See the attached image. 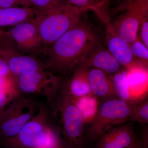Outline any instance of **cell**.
I'll list each match as a JSON object with an SVG mask.
<instances>
[{
	"label": "cell",
	"instance_id": "6da1fadb",
	"mask_svg": "<svg viewBox=\"0 0 148 148\" xmlns=\"http://www.w3.org/2000/svg\"><path fill=\"white\" fill-rule=\"evenodd\" d=\"M99 44L98 35L82 19L53 44L40 50L45 53L43 63L46 71L60 76L67 75Z\"/></svg>",
	"mask_w": 148,
	"mask_h": 148
},
{
	"label": "cell",
	"instance_id": "7a4b0ae2",
	"mask_svg": "<svg viewBox=\"0 0 148 148\" xmlns=\"http://www.w3.org/2000/svg\"><path fill=\"white\" fill-rule=\"evenodd\" d=\"M52 125L61 134L66 148H84V120L73 99L63 87L52 104Z\"/></svg>",
	"mask_w": 148,
	"mask_h": 148
},
{
	"label": "cell",
	"instance_id": "3957f363",
	"mask_svg": "<svg viewBox=\"0 0 148 148\" xmlns=\"http://www.w3.org/2000/svg\"><path fill=\"white\" fill-rule=\"evenodd\" d=\"M84 12L66 3L44 11H36L34 20L43 45H50L75 26Z\"/></svg>",
	"mask_w": 148,
	"mask_h": 148
},
{
	"label": "cell",
	"instance_id": "277c9868",
	"mask_svg": "<svg viewBox=\"0 0 148 148\" xmlns=\"http://www.w3.org/2000/svg\"><path fill=\"white\" fill-rule=\"evenodd\" d=\"M50 114L45 106H40L34 116L15 136L1 141L4 148L50 147L59 136L50 122Z\"/></svg>",
	"mask_w": 148,
	"mask_h": 148
},
{
	"label": "cell",
	"instance_id": "5b68a950",
	"mask_svg": "<svg viewBox=\"0 0 148 148\" xmlns=\"http://www.w3.org/2000/svg\"><path fill=\"white\" fill-rule=\"evenodd\" d=\"M136 103H130L119 98L99 103L98 110L88 128L87 137L90 143L97 140L105 132L128 121Z\"/></svg>",
	"mask_w": 148,
	"mask_h": 148
},
{
	"label": "cell",
	"instance_id": "8992f818",
	"mask_svg": "<svg viewBox=\"0 0 148 148\" xmlns=\"http://www.w3.org/2000/svg\"><path fill=\"white\" fill-rule=\"evenodd\" d=\"M39 107L21 95L11 101L0 114V141L15 136L34 116Z\"/></svg>",
	"mask_w": 148,
	"mask_h": 148
},
{
	"label": "cell",
	"instance_id": "52a82bcc",
	"mask_svg": "<svg viewBox=\"0 0 148 148\" xmlns=\"http://www.w3.org/2000/svg\"><path fill=\"white\" fill-rule=\"evenodd\" d=\"M110 4L90 9L98 16L106 28V41L108 49L127 71L147 68L132 54L129 44L120 37L113 23L111 22Z\"/></svg>",
	"mask_w": 148,
	"mask_h": 148
},
{
	"label": "cell",
	"instance_id": "ba28073f",
	"mask_svg": "<svg viewBox=\"0 0 148 148\" xmlns=\"http://www.w3.org/2000/svg\"><path fill=\"white\" fill-rule=\"evenodd\" d=\"M111 13L123 11L113 23L120 37L130 44L138 38L140 23L148 18V0H121Z\"/></svg>",
	"mask_w": 148,
	"mask_h": 148
},
{
	"label": "cell",
	"instance_id": "9c48e42d",
	"mask_svg": "<svg viewBox=\"0 0 148 148\" xmlns=\"http://www.w3.org/2000/svg\"><path fill=\"white\" fill-rule=\"evenodd\" d=\"M17 90L21 94L43 96L52 104L60 92L63 83L60 76L47 71L27 73L15 77Z\"/></svg>",
	"mask_w": 148,
	"mask_h": 148
},
{
	"label": "cell",
	"instance_id": "30bf717a",
	"mask_svg": "<svg viewBox=\"0 0 148 148\" xmlns=\"http://www.w3.org/2000/svg\"><path fill=\"white\" fill-rule=\"evenodd\" d=\"M7 32L11 44L21 54H31L41 50L43 45L34 19L11 27Z\"/></svg>",
	"mask_w": 148,
	"mask_h": 148
},
{
	"label": "cell",
	"instance_id": "8fae6325",
	"mask_svg": "<svg viewBox=\"0 0 148 148\" xmlns=\"http://www.w3.org/2000/svg\"><path fill=\"white\" fill-rule=\"evenodd\" d=\"M133 122L127 121L113 127L98 139L95 148H128L138 143Z\"/></svg>",
	"mask_w": 148,
	"mask_h": 148
},
{
	"label": "cell",
	"instance_id": "7c38bea8",
	"mask_svg": "<svg viewBox=\"0 0 148 148\" xmlns=\"http://www.w3.org/2000/svg\"><path fill=\"white\" fill-rule=\"evenodd\" d=\"M0 57L6 62L14 77L46 70L45 65L38 58L18 53L12 47L0 48Z\"/></svg>",
	"mask_w": 148,
	"mask_h": 148
},
{
	"label": "cell",
	"instance_id": "4fadbf2b",
	"mask_svg": "<svg viewBox=\"0 0 148 148\" xmlns=\"http://www.w3.org/2000/svg\"><path fill=\"white\" fill-rule=\"evenodd\" d=\"M79 64L88 69H99L112 75L125 69L108 49L101 43L90 51Z\"/></svg>",
	"mask_w": 148,
	"mask_h": 148
},
{
	"label": "cell",
	"instance_id": "5bb4252c",
	"mask_svg": "<svg viewBox=\"0 0 148 148\" xmlns=\"http://www.w3.org/2000/svg\"><path fill=\"white\" fill-rule=\"evenodd\" d=\"M88 75L91 94L98 99L99 103L119 98L115 90L112 75L99 69L91 68L88 69Z\"/></svg>",
	"mask_w": 148,
	"mask_h": 148
},
{
	"label": "cell",
	"instance_id": "9a60e30c",
	"mask_svg": "<svg viewBox=\"0 0 148 148\" xmlns=\"http://www.w3.org/2000/svg\"><path fill=\"white\" fill-rule=\"evenodd\" d=\"M72 75L63 83L62 87L73 100L92 95L88 75V69L79 64L72 70Z\"/></svg>",
	"mask_w": 148,
	"mask_h": 148
},
{
	"label": "cell",
	"instance_id": "2e32d148",
	"mask_svg": "<svg viewBox=\"0 0 148 148\" xmlns=\"http://www.w3.org/2000/svg\"><path fill=\"white\" fill-rule=\"evenodd\" d=\"M36 15V10L31 7L0 8V27H13L34 19Z\"/></svg>",
	"mask_w": 148,
	"mask_h": 148
},
{
	"label": "cell",
	"instance_id": "e0dca14e",
	"mask_svg": "<svg viewBox=\"0 0 148 148\" xmlns=\"http://www.w3.org/2000/svg\"><path fill=\"white\" fill-rule=\"evenodd\" d=\"M127 71L128 86L132 97L140 94L147 86V69H138Z\"/></svg>",
	"mask_w": 148,
	"mask_h": 148
},
{
	"label": "cell",
	"instance_id": "ac0fdd59",
	"mask_svg": "<svg viewBox=\"0 0 148 148\" xmlns=\"http://www.w3.org/2000/svg\"><path fill=\"white\" fill-rule=\"evenodd\" d=\"M73 101L82 114L85 123H90L98 110V99L90 95Z\"/></svg>",
	"mask_w": 148,
	"mask_h": 148
},
{
	"label": "cell",
	"instance_id": "d6986e66",
	"mask_svg": "<svg viewBox=\"0 0 148 148\" xmlns=\"http://www.w3.org/2000/svg\"><path fill=\"white\" fill-rule=\"evenodd\" d=\"M114 87L118 97L123 101L130 103L133 100L127 82V71L123 69L112 75Z\"/></svg>",
	"mask_w": 148,
	"mask_h": 148
},
{
	"label": "cell",
	"instance_id": "ffe728a7",
	"mask_svg": "<svg viewBox=\"0 0 148 148\" xmlns=\"http://www.w3.org/2000/svg\"><path fill=\"white\" fill-rule=\"evenodd\" d=\"M128 121L136 122L142 124L148 123V99L140 103H136V106L130 117Z\"/></svg>",
	"mask_w": 148,
	"mask_h": 148
},
{
	"label": "cell",
	"instance_id": "44dd1931",
	"mask_svg": "<svg viewBox=\"0 0 148 148\" xmlns=\"http://www.w3.org/2000/svg\"><path fill=\"white\" fill-rule=\"evenodd\" d=\"M129 45L132 54L145 66L148 67V48L142 42L138 37L134 41Z\"/></svg>",
	"mask_w": 148,
	"mask_h": 148
},
{
	"label": "cell",
	"instance_id": "7402d4cb",
	"mask_svg": "<svg viewBox=\"0 0 148 148\" xmlns=\"http://www.w3.org/2000/svg\"><path fill=\"white\" fill-rule=\"evenodd\" d=\"M36 11H44L65 3L64 0H29Z\"/></svg>",
	"mask_w": 148,
	"mask_h": 148
},
{
	"label": "cell",
	"instance_id": "603a6c76",
	"mask_svg": "<svg viewBox=\"0 0 148 148\" xmlns=\"http://www.w3.org/2000/svg\"><path fill=\"white\" fill-rule=\"evenodd\" d=\"M66 3L77 7L84 12L88 10L92 7L96 6L104 3L110 0H64Z\"/></svg>",
	"mask_w": 148,
	"mask_h": 148
},
{
	"label": "cell",
	"instance_id": "cb8c5ba5",
	"mask_svg": "<svg viewBox=\"0 0 148 148\" xmlns=\"http://www.w3.org/2000/svg\"><path fill=\"white\" fill-rule=\"evenodd\" d=\"M16 92H19L16 88L15 77H0V94Z\"/></svg>",
	"mask_w": 148,
	"mask_h": 148
},
{
	"label": "cell",
	"instance_id": "d4e9b609",
	"mask_svg": "<svg viewBox=\"0 0 148 148\" xmlns=\"http://www.w3.org/2000/svg\"><path fill=\"white\" fill-rule=\"evenodd\" d=\"M31 7L29 0H0V8L11 7Z\"/></svg>",
	"mask_w": 148,
	"mask_h": 148
},
{
	"label": "cell",
	"instance_id": "484cf974",
	"mask_svg": "<svg viewBox=\"0 0 148 148\" xmlns=\"http://www.w3.org/2000/svg\"><path fill=\"white\" fill-rule=\"evenodd\" d=\"M21 95L22 94L18 92L7 94H0V114L11 101Z\"/></svg>",
	"mask_w": 148,
	"mask_h": 148
},
{
	"label": "cell",
	"instance_id": "4316f807",
	"mask_svg": "<svg viewBox=\"0 0 148 148\" xmlns=\"http://www.w3.org/2000/svg\"><path fill=\"white\" fill-rule=\"evenodd\" d=\"M140 40L148 48V18L144 19L140 23Z\"/></svg>",
	"mask_w": 148,
	"mask_h": 148
},
{
	"label": "cell",
	"instance_id": "83f0119b",
	"mask_svg": "<svg viewBox=\"0 0 148 148\" xmlns=\"http://www.w3.org/2000/svg\"><path fill=\"white\" fill-rule=\"evenodd\" d=\"M140 139L135 145L128 148H148V135L147 130L142 131Z\"/></svg>",
	"mask_w": 148,
	"mask_h": 148
},
{
	"label": "cell",
	"instance_id": "f1b7e54d",
	"mask_svg": "<svg viewBox=\"0 0 148 148\" xmlns=\"http://www.w3.org/2000/svg\"><path fill=\"white\" fill-rule=\"evenodd\" d=\"M14 76L5 61L0 57V77Z\"/></svg>",
	"mask_w": 148,
	"mask_h": 148
},
{
	"label": "cell",
	"instance_id": "f546056e",
	"mask_svg": "<svg viewBox=\"0 0 148 148\" xmlns=\"http://www.w3.org/2000/svg\"><path fill=\"white\" fill-rule=\"evenodd\" d=\"M7 32L0 28V48L11 47Z\"/></svg>",
	"mask_w": 148,
	"mask_h": 148
},
{
	"label": "cell",
	"instance_id": "4dcf8cb0",
	"mask_svg": "<svg viewBox=\"0 0 148 148\" xmlns=\"http://www.w3.org/2000/svg\"><path fill=\"white\" fill-rule=\"evenodd\" d=\"M49 148H66L60 136H58L55 142Z\"/></svg>",
	"mask_w": 148,
	"mask_h": 148
},
{
	"label": "cell",
	"instance_id": "1f68e13d",
	"mask_svg": "<svg viewBox=\"0 0 148 148\" xmlns=\"http://www.w3.org/2000/svg\"><path fill=\"white\" fill-rule=\"evenodd\" d=\"M119 2V3H120L121 1V0H117Z\"/></svg>",
	"mask_w": 148,
	"mask_h": 148
},
{
	"label": "cell",
	"instance_id": "d6a6232c",
	"mask_svg": "<svg viewBox=\"0 0 148 148\" xmlns=\"http://www.w3.org/2000/svg\"></svg>",
	"mask_w": 148,
	"mask_h": 148
}]
</instances>
